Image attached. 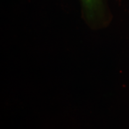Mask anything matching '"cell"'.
<instances>
[{"label": "cell", "instance_id": "6da1fadb", "mask_svg": "<svg viewBox=\"0 0 129 129\" xmlns=\"http://www.w3.org/2000/svg\"><path fill=\"white\" fill-rule=\"evenodd\" d=\"M84 1L86 3H87V4H91V3H93V1L94 0H84Z\"/></svg>", "mask_w": 129, "mask_h": 129}]
</instances>
